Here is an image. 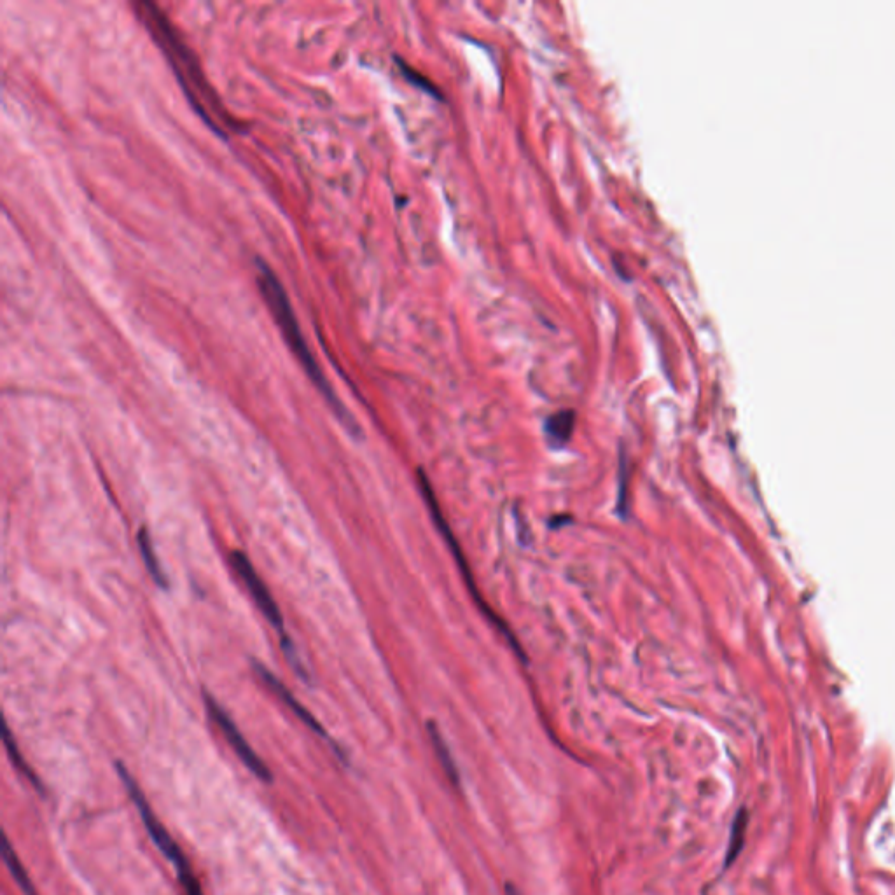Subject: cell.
<instances>
[{
	"label": "cell",
	"instance_id": "obj_1",
	"mask_svg": "<svg viewBox=\"0 0 895 895\" xmlns=\"http://www.w3.org/2000/svg\"><path fill=\"white\" fill-rule=\"evenodd\" d=\"M135 9H137L140 20L144 21L147 30L158 41V46L167 55L168 62L181 81L182 90L191 100L196 112L219 135L238 132L240 126L236 123V119H233V116L224 109L216 91L210 86L207 77L203 76L202 67L196 60L195 53L182 39V35L172 25V21L168 20L165 13H161L160 7L149 4V2L135 4Z\"/></svg>",
	"mask_w": 895,
	"mask_h": 895
},
{
	"label": "cell",
	"instance_id": "obj_2",
	"mask_svg": "<svg viewBox=\"0 0 895 895\" xmlns=\"http://www.w3.org/2000/svg\"><path fill=\"white\" fill-rule=\"evenodd\" d=\"M256 270L257 287L263 294L264 303L270 308L271 315L277 322V326L280 327L287 347L291 348L292 354L296 355V359L305 369L306 375L312 380L313 385L319 389L327 404L333 408L334 415L340 418L341 424L345 425L354 436H361L359 425L355 424L352 415L341 404L333 387L327 382L326 375L322 373V369L315 361L312 350L308 347L305 336L301 333V327H299L298 319H296V313L292 310L291 299L287 296L284 285L280 284L277 275L261 259H257Z\"/></svg>",
	"mask_w": 895,
	"mask_h": 895
},
{
	"label": "cell",
	"instance_id": "obj_3",
	"mask_svg": "<svg viewBox=\"0 0 895 895\" xmlns=\"http://www.w3.org/2000/svg\"><path fill=\"white\" fill-rule=\"evenodd\" d=\"M116 768H118V775L123 780L126 792L132 798L133 805L137 806V810H139L140 819L144 822L146 831L151 836L154 845L160 848L161 854L165 855L168 861L174 864L182 889L186 890L188 895H203L202 885H200L198 878L193 873V868H191V864L186 859V855L182 852L181 847L175 843L174 838L170 836L167 829L163 827L160 819L156 817V813L153 812V808L149 805V801L144 796V792L140 789L139 784L135 782V778L130 775V771L126 770L123 764L116 763Z\"/></svg>",
	"mask_w": 895,
	"mask_h": 895
},
{
	"label": "cell",
	"instance_id": "obj_4",
	"mask_svg": "<svg viewBox=\"0 0 895 895\" xmlns=\"http://www.w3.org/2000/svg\"><path fill=\"white\" fill-rule=\"evenodd\" d=\"M205 707H207L210 719L216 722L217 728L221 729L224 738L228 740L231 749L235 750L238 759L247 766V770L250 773H254L261 782H266V784L273 782V773L268 768V764L264 763L263 759L257 756L256 750L250 747L249 742L245 740L242 731L238 729L233 719L229 717L228 712L210 694H205Z\"/></svg>",
	"mask_w": 895,
	"mask_h": 895
},
{
	"label": "cell",
	"instance_id": "obj_5",
	"mask_svg": "<svg viewBox=\"0 0 895 895\" xmlns=\"http://www.w3.org/2000/svg\"><path fill=\"white\" fill-rule=\"evenodd\" d=\"M418 478H420V488H422V493H424L425 502H427V504H429V507H431L432 518H434V521L438 523L439 530H443L446 541H448L451 551H453V556H455L457 560H460V562H458L460 563V570H462V574H464L467 584L471 586L472 597H474V600L478 602L479 607H481V611L485 612L486 618L490 619L493 625L499 628L500 633H504V635H506V639L509 640V644H513L514 651L520 654V656H523V653H521L520 644H518V642H516V639H514L513 633L509 632V628L504 625V621H502V619H499V616H497V614H493V611H490V607L485 604V600H483V597L479 595V591L476 590V586H474V583H472L471 570H469V567L465 565L464 558H462V555H460L462 551H460L457 541H455V539H453V535H451L450 528H448V523H446L445 521V516H443V513H441V511H439L438 502H436V499H434V492H432L431 485H429V479H427V476H425L424 472L422 471H418Z\"/></svg>",
	"mask_w": 895,
	"mask_h": 895
},
{
	"label": "cell",
	"instance_id": "obj_6",
	"mask_svg": "<svg viewBox=\"0 0 895 895\" xmlns=\"http://www.w3.org/2000/svg\"><path fill=\"white\" fill-rule=\"evenodd\" d=\"M229 562H231V567H233L236 574L242 579L245 588L249 590L250 597L254 598L259 611L263 612L264 618L270 621V625L282 637H285L282 611H280L275 598L271 595V591L268 590V586L264 584L263 579L257 574V570L254 569V565L250 563L249 558L243 555L242 551H233L231 556H229Z\"/></svg>",
	"mask_w": 895,
	"mask_h": 895
},
{
	"label": "cell",
	"instance_id": "obj_7",
	"mask_svg": "<svg viewBox=\"0 0 895 895\" xmlns=\"http://www.w3.org/2000/svg\"><path fill=\"white\" fill-rule=\"evenodd\" d=\"M254 668H256L259 679L263 680L264 684L270 687L271 693L275 694L278 700L282 701L285 707L289 708L292 714L296 715L299 721L305 724L306 728L312 729L315 735L322 736V738H329V736H327L326 729L322 728V726H320V722L317 721V719H315V717H313V715L310 714V712H308V710H306L303 705H301V701H299L298 698H296V696H294V694H292L291 691L287 689V686H285L282 680L277 679V677H275V675H273V673H271L268 668H264L263 665H259V663H256V665H254Z\"/></svg>",
	"mask_w": 895,
	"mask_h": 895
},
{
	"label": "cell",
	"instance_id": "obj_8",
	"mask_svg": "<svg viewBox=\"0 0 895 895\" xmlns=\"http://www.w3.org/2000/svg\"><path fill=\"white\" fill-rule=\"evenodd\" d=\"M576 425V413L574 411H560L546 420L544 432L551 446L562 448L570 441Z\"/></svg>",
	"mask_w": 895,
	"mask_h": 895
},
{
	"label": "cell",
	"instance_id": "obj_9",
	"mask_svg": "<svg viewBox=\"0 0 895 895\" xmlns=\"http://www.w3.org/2000/svg\"><path fill=\"white\" fill-rule=\"evenodd\" d=\"M2 859L6 862L7 871L13 876L14 882L18 883V887H20L23 894L39 895L37 890H35L34 883L30 880V876H28L27 869L23 868L20 857L14 852V848L11 847V841H9L6 834L2 836Z\"/></svg>",
	"mask_w": 895,
	"mask_h": 895
},
{
	"label": "cell",
	"instance_id": "obj_10",
	"mask_svg": "<svg viewBox=\"0 0 895 895\" xmlns=\"http://www.w3.org/2000/svg\"><path fill=\"white\" fill-rule=\"evenodd\" d=\"M139 548L140 555H142L144 563H146V569L147 572H149V576L153 577L154 583L158 584L160 588L167 590V574L161 569L160 560H158V556L154 553L153 542H151V537H149V532H147L146 528H142L139 532Z\"/></svg>",
	"mask_w": 895,
	"mask_h": 895
},
{
	"label": "cell",
	"instance_id": "obj_11",
	"mask_svg": "<svg viewBox=\"0 0 895 895\" xmlns=\"http://www.w3.org/2000/svg\"><path fill=\"white\" fill-rule=\"evenodd\" d=\"M4 745H6L7 754H9V759H11V763L14 764V768L20 771L21 775L27 778L28 782L34 785L37 791L42 792L41 780L35 775L32 766L25 761V757H23L20 749H18V743L14 740V736L11 735V729H9L7 724H4Z\"/></svg>",
	"mask_w": 895,
	"mask_h": 895
},
{
	"label": "cell",
	"instance_id": "obj_12",
	"mask_svg": "<svg viewBox=\"0 0 895 895\" xmlns=\"http://www.w3.org/2000/svg\"><path fill=\"white\" fill-rule=\"evenodd\" d=\"M429 733H431L432 745H434V749H436V754H438L439 761H441V766H443V770H445L446 775H448V778H450L451 784H460L457 764H455V761H453V757H451L450 754V749H448V745H446L445 738L441 736L438 726H436L434 722H431V724H429Z\"/></svg>",
	"mask_w": 895,
	"mask_h": 895
},
{
	"label": "cell",
	"instance_id": "obj_13",
	"mask_svg": "<svg viewBox=\"0 0 895 895\" xmlns=\"http://www.w3.org/2000/svg\"><path fill=\"white\" fill-rule=\"evenodd\" d=\"M507 895H520L518 890L514 889L513 885H506Z\"/></svg>",
	"mask_w": 895,
	"mask_h": 895
}]
</instances>
